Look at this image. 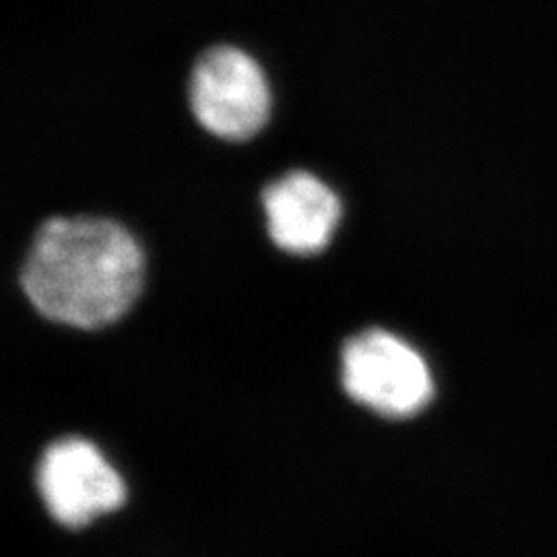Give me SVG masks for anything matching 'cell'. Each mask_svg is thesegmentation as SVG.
<instances>
[{
    "instance_id": "obj_5",
    "label": "cell",
    "mask_w": 557,
    "mask_h": 557,
    "mask_svg": "<svg viewBox=\"0 0 557 557\" xmlns=\"http://www.w3.org/2000/svg\"><path fill=\"white\" fill-rule=\"evenodd\" d=\"M267 230L283 252L310 257L324 250L341 221V200L329 184L310 172L294 170L262 193Z\"/></svg>"
},
{
    "instance_id": "obj_3",
    "label": "cell",
    "mask_w": 557,
    "mask_h": 557,
    "mask_svg": "<svg viewBox=\"0 0 557 557\" xmlns=\"http://www.w3.org/2000/svg\"><path fill=\"white\" fill-rule=\"evenodd\" d=\"M188 100L200 126L223 140L252 139L271 114V89L259 62L234 46H215L197 60Z\"/></svg>"
},
{
    "instance_id": "obj_2",
    "label": "cell",
    "mask_w": 557,
    "mask_h": 557,
    "mask_svg": "<svg viewBox=\"0 0 557 557\" xmlns=\"http://www.w3.org/2000/svg\"><path fill=\"white\" fill-rule=\"evenodd\" d=\"M341 380L349 397L384 418H413L434 397L425 358L405 338L382 329L363 331L345 343Z\"/></svg>"
},
{
    "instance_id": "obj_4",
    "label": "cell",
    "mask_w": 557,
    "mask_h": 557,
    "mask_svg": "<svg viewBox=\"0 0 557 557\" xmlns=\"http://www.w3.org/2000/svg\"><path fill=\"white\" fill-rule=\"evenodd\" d=\"M38 487L48 512L64 527H85L126 498L119 471L83 438L59 440L44 453Z\"/></svg>"
},
{
    "instance_id": "obj_1",
    "label": "cell",
    "mask_w": 557,
    "mask_h": 557,
    "mask_svg": "<svg viewBox=\"0 0 557 557\" xmlns=\"http://www.w3.org/2000/svg\"><path fill=\"white\" fill-rule=\"evenodd\" d=\"M145 257L137 239L106 218H52L38 230L21 269V289L52 322L101 329L139 298Z\"/></svg>"
}]
</instances>
